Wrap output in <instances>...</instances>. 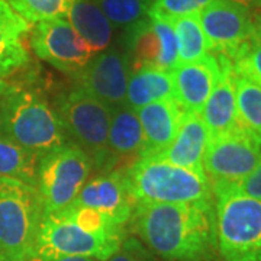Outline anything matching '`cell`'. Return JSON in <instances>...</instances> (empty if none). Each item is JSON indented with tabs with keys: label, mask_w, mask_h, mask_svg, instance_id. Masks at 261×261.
I'll list each match as a JSON object with an SVG mask.
<instances>
[{
	"label": "cell",
	"mask_w": 261,
	"mask_h": 261,
	"mask_svg": "<svg viewBox=\"0 0 261 261\" xmlns=\"http://www.w3.org/2000/svg\"><path fill=\"white\" fill-rule=\"evenodd\" d=\"M128 231L163 261H221L214 199L135 203Z\"/></svg>",
	"instance_id": "6da1fadb"
},
{
	"label": "cell",
	"mask_w": 261,
	"mask_h": 261,
	"mask_svg": "<svg viewBox=\"0 0 261 261\" xmlns=\"http://www.w3.org/2000/svg\"><path fill=\"white\" fill-rule=\"evenodd\" d=\"M0 134L39 157L70 142L53 103L31 82L9 83L2 94Z\"/></svg>",
	"instance_id": "7a4b0ae2"
},
{
	"label": "cell",
	"mask_w": 261,
	"mask_h": 261,
	"mask_svg": "<svg viewBox=\"0 0 261 261\" xmlns=\"http://www.w3.org/2000/svg\"><path fill=\"white\" fill-rule=\"evenodd\" d=\"M42 215L37 187L0 177V261H34Z\"/></svg>",
	"instance_id": "3957f363"
},
{
	"label": "cell",
	"mask_w": 261,
	"mask_h": 261,
	"mask_svg": "<svg viewBox=\"0 0 261 261\" xmlns=\"http://www.w3.org/2000/svg\"><path fill=\"white\" fill-rule=\"evenodd\" d=\"M135 203H193L214 199L206 174L170 164L157 157L140 159L126 171Z\"/></svg>",
	"instance_id": "277c9868"
},
{
	"label": "cell",
	"mask_w": 261,
	"mask_h": 261,
	"mask_svg": "<svg viewBox=\"0 0 261 261\" xmlns=\"http://www.w3.org/2000/svg\"><path fill=\"white\" fill-rule=\"evenodd\" d=\"M214 200L221 261H261V199L219 190Z\"/></svg>",
	"instance_id": "5b68a950"
},
{
	"label": "cell",
	"mask_w": 261,
	"mask_h": 261,
	"mask_svg": "<svg viewBox=\"0 0 261 261\" xmlns=\"http://www.w3.org/2000/svg\"><path fill=\"white\" fill-rule=\"evenodd\" d=\"M53 106L63 122L68 140L89 155L93 170L102 173L108 159L112 108L94 99L75 84L60 90Z\"/></svg>",
	"instance_id": "8992f818"
},
{
	"label": "cell",
	"mask_w": 261,
	"mask_h": 261,
	"mask_svg": "<svg viewBox=\"0 0 261 261\" xmlns=\"http://www.w3.org/2000/svg\"><path fill=\"white\" fill-rule=\"evenodd\" d=\"M128 233L93 232L64 211L42 216L34 261H51L61 257H92L106 261L118 251Z\"/></svg>",
	"instance_id": "52a82bcc"
},
{
	"label": "cell",
	"mask_w": 261,
	"mask_h": 261,
	"mask_svg": "<svg viewBox=\"0 0 261 261\" xmlns=\"http://www.w3.org/2000/svg\"><path fill=\"white\" fill-rule=\"evenodd\" d=\"M92 171V160L71 141L42 155L38 164L37 189L44 215L56 214L71 205Z\"/></svg>",
	"instance_id": "ba28073f"
},
{
	"label": "cell",
	"mask_w": 261,
	"mask_h": 261,
	"mask_svg": "<svg viewBox=\"0 0 261 261\" xmlns=\"http://www.w3.org/2000/svg\"><path fill=\"white\" fill-rule=\"evenodd\" d=\"M261 161V141L237 126L207 140L203 155V171L212 193L235 186Z\"/></svg>",
	"instance_id": "9c48e42d"
},
{
	"label": "cell",
	"mask_w": 261,
	"mask_h": 261,
	"mask_svg": "<svg viewBox=\"0 0 261 261\" xmlns=\"http://www.w3.org/2000/svg\"><path fill=\"white\" fill-rule=\"evenodd\" d=\"M123 53L129 71L157 68L173 71L178 65V42L170 20L148 12V16L125 31Z\"/></svg>",
	"instance_id": "30bf717a"
},
{
	"label": "cell",
	"mask_w": 261,
	"mask_h": 261,
	"mask_svg": "<svg viewBox=\"0 0 261 261\" xmlns=\"http://www.w3.org/2000/svg\"><path fill=\"white\" fill-rule=\"evenodd\" d=\"M29 47L39 60L71 79L80 74L93 57L89 45L65 18L35 23L29 34Z\"/></svg>",
	"instance_id": "8fae6325"
},
{
	"label": "cell",
	"mask_w": 261,
	"mask_h": 261,
	"mask_svg": "<svg viewBox=\"0 0 261 261\" xmlns=\"http://www.w3.org/2000/svg\"><path fill=\"white\" fill-rule=\"evenodd\" d=\"M199 19L209 51L229 60L252 37L251 10L237 0H212Z\"/></svg>",
	"instance_id": "7c38bea8"
},
{
	"label": "cell",
	"mask_w": 261,
	"mask_h": 261,
	"mask_svg": "<svg viewBox=\"0 0 261 261\" xmlns=\"http://www.w3.org/2000/svg\"><path fill=\"white\" fill-rule=\"evenodd\" d=\"M129 74V64L123 49L108 48L92 57L83 71L73 79V84L115 109L126 105Z\"/></svg>",
	"instance_id": "4fadbf2b"
},
{
	"label": "cell",
	"mask_w": 261,
	"mask_h": 261,
	"mask_svg": "<svg viewBox=\"0 0 261 261\" xmlns=\"http://www.w3.org/2000/svg\"><path fill=\"white\" fill-rule=\"evenodd\" d=\"M71 205L99 211L115 224L128 228L135 202L130 195L126 173L111 171L100 173L86 181Z\"/></svg>",
	"instance_id": "5bb4252c"
},
{
	"label": "cell",
	"mask_w": 261,
	"mask_h": 261,
	"mask_svg": "<svg viewBox=\"0 0 261 261\" xmlns=\"http://www.w3.org/2000/svg\"><path fill=\"white\" fill-rule=\"evenodd\" d=\"M221 63L216 54H206L203 58L178 64L173 71L174 99L183 112L200 113L207 97L221 77Z\"/></svg>",
	"instance_id": "9a60e30c"
},
{
	"label": "cell",
	"mask_w": 261,
	"mask_h": 261,
	"mask_svg": "<svg viewBox=\"0 0 261 261\" xmlns=\"http://www.w3.org/2000/svg\"><path fill=\"white\" fill-rule=\"evenodd\" d=\"M142 148L144 134L137 112L126 105L112 109L108 135V159L102 173H126L141 159Z\"/></svg>",
	"instance_id": "2e32d148"
},
{
	"label": "cell",
	"mask_w": 261,
	"mask_h": 261,
	"mask_svg": "<svg viewBox=\"0 0 261 261\" xmlns=\"http://www.w3.org/2000/svg\"><path fill=\"white\" fill-rule=\"evenodd\" d=\"M135 112L144 134L141 159L157 157L174 140L183 111L176 99H166L149 103Z\"/></svg>",
	"instance_id": "e0dca14e"
},
{
	"label": "cell",
	"mask_w": 261,
	"mask_h": 261,
	"mask_svg": "<svg viewBox=\"0 0 261 261\" xmlns=\"http://www.w3.org/2000/svg\"><path fill=\"white\" fill-rule=\"evenodd\" d=\"M207 140L209 135L200 113L181 112L180 125L174 140L167 149L157 155V159L205 174L203 155Z\"/></svg>",
	"instance_id": "ac0fdd59"
},
{
	"label": "cell",
	"mask_w": 261,
	"mask_h": 261,
	"mask_svg": "<svg viewBox=\"0 0 261 261\" xmlns=\"http://www.w3.org/2000/svg\"><path fill=\"white\" fill-rule=\"evenodd\" d=\"M31 23L18 15L5 0H0V79L25 70L31 63L27 39Z\"/></svg>",
	"instance_id": "d6986e66"
},
{
	"label": "cell",
	"mask_w": 261,
	"mask_h": 261,
	"mask_svg": "<svg viewBox=\"0 0 261 261\" xmlns=\"http://www.w3.org/2000/svg\"><path fill=\"white\" fill-rule=\"evenodd\" d=\"M218 56V54H216ZM221 63V77L207 97L200 116L205 122L209 138L235 129L237 122V97H235V71L229 58L218 56Z\"/></svg>",
	"instance_id": "ffe728a7"
},
{
	"label": "cell",
	"mask_w": 261,
	"mask_h": 261,
	"mask_svg": "<svg viewBox=\"0 0 261 261\" xmlns=\"http://www.w3.org/2000/svg\"><path fill=\"white\" fill-rule=\"evenodd\" d=\"M67 20L83 38L93 56L108 49L113 38V27L96 0H73Z\"/></svg>",
	"instance_id": "44dd1931"
},
{
	"label": "cell",
	"mask_w": 261,
	"mask_h": 261,
	"mask_svg": "<svg viewBox=\"0 0 261 261\" xmlns=\"http://www.w3.org/2000/svg\"><path fill=\"white\" fill-rule=\"evenodd\" d=\"M174 99V82L171 71L141 68L129 74L126 89V106L138 111L149 103Z\"/></svg>",
	"instance_id": "7402d4cb"
},
{
	"label": "cell",
	"mask_w": 261,
	"mask_h": 261,
	"mask_svg": "<svg viewBox=\"0 0 261 261\" xmlns=\"http://www.w3.org/2000/svg\"><path fill=\"white\" fill-rule=\"evenodd\" d=\"M41 157L0 134V177H12L37 187Z\"/></svg>",
	"instance_id": "603a6c76"
},
{
	"label": "cell",
	"mask_w": 261,
	"mask_h": 261,
	"mask_svg": "<svg viewBox=\"0 0 261 261\" xmlns=\"http://www.w3.org/2000/svg\"><path fill=\"white\" fill-rule=\"evenodd\" d=\"M173 25L178 42V64L193 63L209 54V45L200 25L199 13L166 18Z\"/></svg>",
	"instance_id": "cb8c5ba5"
},
{
	"label": "cell",
	"mask_w": 261,
	"mask_h": 261,
	"mask_svg": "<svg viewBox=\"0 0 261 261\" xmlns=\"http://www.w3.org/2000/svg\"><path fill=\"white\" fill-rule=\"evenodd\" d=\"M238 126L261 141V86L235 74Z\"/></svg>",
	"instance_id": "d4e9b609"
},
{
	"label": "cell",
	"mask_w": 261,
	"mask_h": 261,
	"mask_svg": "<svg viewBox=\"0 0 261 261\" xmlns=\"http://www.w3.org/2000/svg\"><path fill=\"white\" fill-rule=\"evenodd\" d=\"M113 28H130L148 16L151 0H96Z\"/></svg>",
	"instance_id": "484cf974"
},
{
	"label": "cell",
	"mask_w": 261,
	"mask_h": 261,
	"mask_svg": "<svg viewBox=\"0 0 261 261\" xmlns=\"http://www.w3.org/2000/svg\"><path fill=\"white\" fill-rule=\"evenodd\" d=\"M29 23L67 18L73 0H5Z\"/></svg>",
	"instance_id": "4316f807"
},
{
	"label": "cell",
	"mask_w": 261,
	"mask_h": 261,
	"mask_svg": "<svg viewBox=\"0 0 261 261\" xmlns=\"http://www.w3.org/2000/svg\"><path fill=\"white\" fill-rule=\"evenodd\" d=\"M235 74L261 86V42L251 37L231 60Z\"/></svg>",
	"instance_id": "83f0119b"
},
{
	"label": "cell",
	"mask_w": 261,
	"mask_h": 261,
	"mask_svg": "<svg viewBox=\"0 0 261 261\" xmlns=\"http://www.w3.org/2000/svg\"><path fill=\"white\" fill-rule=\"evenodd\" d=\"M212 0H151L149 12L163 18H177L200 13Z\"/></svg>",
	"instance_id": "f1b7e54d"
},
{
	"label": "cell",
	"mask_w": 261,
	"mask_h": 261,
	"mask_svg": "<svg viewBox=\"0 0 261 261\" xmlns=\"http://www.w3.org/2000/svg\"><path fill=\"white\" fill-rule=\"evenodd\" d=\"M106 261H163L134 235H128L118 251Z\"/></svg>",
	"instance_id": "f546056e"
},
{
	"label": "cell",
	"mask_w": 261,
	"mask_h": 261,
	"mask_svg": "<svg viewBox=\"0 0 261 261\" xmlns=\"http://www.w3.org/2000/svg\"><path fill=\"white\" fill-rule=\"evenodd\" d=\"M224 190H233V192L251 196L255 199H261V161L257 164V167L254 168L247 177L243 178L240 183H237L235 186L229 187V189H224Z\"/></svg>",
	"instance_id": "4dcf8cb0"
},
{
	"label": "cell",
	"mask_w": 261,
	"mask_h": 261,
	"mask_svg": "<svg viewBox=\"0 0 261 261\" xmlns=\"http://www.w3.org/2000/svg\"><path fill=\"white\" fill-rule=\"evenodd\" d=\"M252 38L261 42V12L252 16Z\"/></svg>",
	"instance_id": "1f68e13d"
},
{
	"label": "cell",
	"mask_w": 261,
	"mask_h": 261,
	"mask_svg": "<svg viewBox=\"0 0 261 261\" xmlns=\"http://www.w3.org/2000/svg\"><path fill=\"white\" fill-rule=\"evenodd\" d=\"M240 2L241 5H244L245 8H248L250 10L260 9L261 8V0H237Z\"/></svg>",
	"instance_id": "d6a6232c"
},
{
	"label": "cell",
	"mask_w": 261,
	"mask_h": 261,
	"mask_svg": "<svg viewBox=\"0 0 261 261\" xmlns=\"http://www.w3.org/2000/svg\"><path fill=\"white\" fill-rule=\"evenodd\" d=\"M51 261H100L97 258H92V257H61V258H56Z\"/></svg>",
	"instance_id": "836d02e7"
},
{
	"label": "cell",
	"mask_w": 261,
	"mask_h": 261,
	"mask_svg": "<svg viewBox=\"0 0 261 261\" xmlns=\"http://www.w3.org/2000/svg\"><path fill=\"white\" fill-rule=\"evenodd\" d=\"M8 86H9L8 82H5V80H2V79H0V97H2V94L5 93V90L8 89Z\"/></svg>",
	"instance_id": "e575fe53"
}]
</instances>
